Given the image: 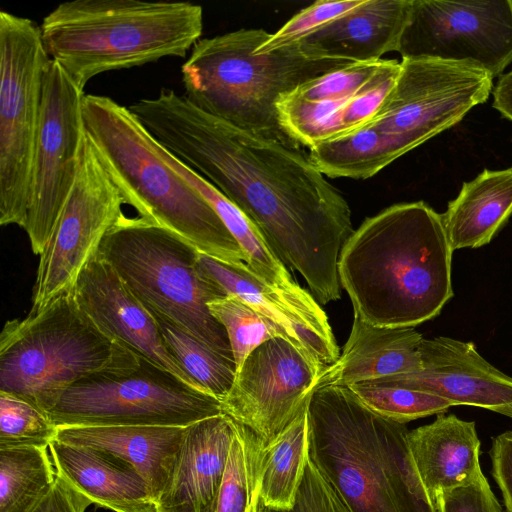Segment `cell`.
<instances>
[{
	"label": "cell",
	"instance_id": "obj_1",
	"mask_svg": "<svg viewBox=\"0 0 512 512\" xmlns=\"http://www.w3.org/2000/svg\"><path fill=\"white\" fill-rule=\"evenodd\" d=\"M128 108L165 149L255 224L318 303L340 299L338 261L354 232L351 210L308 154L218 119L173 89Z\"/></svg>",
	"mask_w": 512,
	"mask_h": 512
},
{
	"label": "cell",
	"instance_id": "obj_2",
	"mask_svg": "<svg viewBox=\"0 0 512 512\" xmlns=\"http://www.w3.org/2000/svg\"><path fill=\"white\" fill-rule=\"evenodd\" d=\"M453 250L441 216L423 201L366 218L344 244L338 274L354 314L381 327H415L452 298Z\"/></svg>",
	"mask_w": 512,
	"mask_h": 512
},
{
	"label": "cell",
	"instance_id": "obj_3",
	"mask_svg": "<svg viewBox=\"0 0 512 512\" xmlns=\"http://www.w3.org/2000/svg\"><path fill=\"white\" fill-rule=\"evenodd\" d=\"M307 417L308 458L349 512H438L416 468L406 424L333 385L314 390Z\"/></svg>",
	"mask_w": 512,
	"mask_h": 512
},
{
	"label": "cell",
	"instance_id": "obj_4",
	"mask_svg": "<svg viewBox=\"0 0 512 512\" xmlns=\"http://www.w3.org/2000/svg\"><path fill=\"white\" fill-rule=\"evenodd\" d=\"M82 115L100 163L137 216L174 232L200 253L245 262L211 204L167 163L161 144L128 107L108 96L84 94Z\"/></svg>",
	"mask_w": 512,
	"mask_h": 512
},
{
	"label": "cell",
	"instance_id": "obj_5",
	"mask_svg": "<svg viewBox=\"0 0 512 512\" xmlns=\"http://www.w3.org/2000/svg\"><path fill=\"white\" fill-rule=\"evenodd\" d=\"M40 29L50 59L84 91L99 74L185 57L201 39L203 9L189 1L73 0Z\"/></svg>",
	"mask_w": 512,
	"mask_h": 512
},
{
	"label": "cell",
	"instance_id": "obj_6",
	"mask_svg": "<svg viewBox=\"0 0 512 512\" xmlns=\"http://www.w3.org/2000/svg\"><path fill=\"white\" fill-rule=\"evenodd\" d=\"M270 35L242 28L200 39L181 67L183 95L241 130L299 147L280 124L277 102L303 83L352 62L308 58L297 44L255 54Z\"/></svg>",
	"mask_w": 512,
	"mask_h": 512
},
{
	"label": "cell",
	"instance_id": "obj_7",
	"mask_svg": "<svg viewBox=\"0 0 512 512\" xmlns=\"http://www.w3.org/2000/svg\"><path fill=\"white\" fill-rule=\"evenodd\" d=\"M139 356L105 336L64 293L0 334V392L19 396L46 413L74 383L135 364Z\"/></svg>",
	"mask_w": 512,
	"mask_h": 512
},
{
	"label": "cell",
	"instance_id": "obj_8",
	"mask_svg": "<svg viewBox=\"0 0 512 512\" xmlns=\"http://www.w3.org/2000/svg\"><path fill=\"white\" fill-rule=\"evenodd\" d=\"M198 253L174 232L124 214L105 235L97 255L156 319L234 359L225 328L208 308L209 302L227 294L197 269Z\"/></svg>",
	"mask_w": 512,
	"mask_h": 512
},
{
	"label": "cell",
	"instance_id": "obj_9",
	"mask_svg": "<svg viewBox=\"0 0 512 512\" xmlns=\"http://www.w3.org/2000/svg\"><path fill=\"white\" fill-rule=\"evenodd\" d=\"M57 426L187 427L222 414L221 401L139 358L68 387L47 412Z\"/></svg>",
	"mask_w": 512,
	"mask_h": 512
},
{
	"label": "cell",
	"instance_id": "obj_10",
	"mask_svg": "<svg viewBox=\"0 0 512 512\" xmlns=\"http://www.w3.org/2000/svg\"><path fill=\"white\" fill-rule=\"evenodd\" d=\"M51 62L35 21L0 12V224L25 229L30 170Z\"/></svg>",
	"mask_w": 512,
	"mask_h": 512
},
{
	"label": "cell",
	"instance_id": "obj_11",
	"mask_svg": "<svg viewBox=\"0 0 512 512\" xmlns=\"http://www.w3.org/2000/svg\"><path fill=\"white\" fill-rule=\"evenodd\" d=\"M493 77L470 62L402 59L385 103L368 122L401 157L459 123L490 95Z\"/></svg>",
	"mask_w": 512,
	"mask_h": 512
},
{
	"label": "cell",
	"instance_id": "obj_12",
	"mask_svg": "<svg viewBox=\"0 0 512 512\" xmlns=\"http://www.w3.org/2000/svg\"><path fill=\"white\" fill-rule=\"evenodd\" d=\"M124 198L100 163L85 130L72 190L39 255L32 308L72 291L108 231L124 215Z\"/></svg>",
	"mask_w": 512,
	"mask_h": 512
},
{
	"label": "cell",
	"instance_id": "obj_13",
	"mask_svg": "<svg viewBox=\"0 0 512 512\" xmlns=\"http://www.w3.org/2000/svg\"><path fill=\"white\" fill-rule=\"evenodd\" d=\"M83 97L84 91L51 60L44 78L24 229L35 255L43 252L76 180L84 137Z\"/></svg>",
	"mask_w": 512,
	"mask_h": 512
},
{
	"label": "cell",
	"instance_id": "obj_14",
	"mask_svg": "<svg viewBox=\"0 0 512 512\" xmlns=\"http://www.w3.org/2000/svg\"><path fill=\"white\" fill-rule=\"evenodd\" d=\"M397 52L470 62L494 78L512 63V0H412Z\"/></svg>",
	"mask_w": 512,
	"mask_h": 512
},
{
	"label": "cell",
	"instance_id": "obj_15",
	"mask_svg": "<svg viewBox=\"0 0 512 512\" xmlns=\"http://www.w3.org/2000/svg\"><path fill=\"white\" fill-rule=\"evenodd\" d=\"M325 367L286 337L255 348L236 369L222 413L251 430L264 447L303 412Z\"/></svg>",
	"mask_w": 512,
	"mask_h": 512
},
{
	"label": "cell",
	"instance_id": "obj_16",
	"mask_svg": "<svg viewBox=\"0 0 512 512\" xmlns=\"http://www.w3.org/2000/svg\"><path fill=\"white\" fill-rule=\"evenodd\" d=\"M72 291L83 312L110 340L201 390L168 350L153 314L97 254Z\"/></svg>",
	"mask_w": 512,
	"mask_h": 512
},
{
	"label": "cell",
	"instance_id": "obj_17",
	"mask_svg": "<svg viewBox=\"0 0 512 512\" xmlns=\"http://www.w3.org/2000/svg\"><path fill=\"white\" fill-rule=\"evenodd\" d=\"M420 358L416 372L366 382L434 393L457 406L482 407L512 418V378L486 361L473 342L445 336L423 339Z\"/></svg>",
	"mask_w": 512,
	"mask_h": 512
},
{
	"label": "cell",
	"instance_id": "obj_18",
	"mask_svg": "<svg viewBox=\"0 0 512 512\" xmlns=\"http://www.w3.org/2000/svg\"><path fill=\"white\" fill-rule=\"evenodd\" d=\"M196 266L227 295L238 296L272 320L294 344L322 366H329L338 359L339 347L327 315L314 297L301 299L274 289L245 262H224L199 252Z\"/></svg>",
	"mask_w": 512,
	"mask_h": 512
},
{
	"label": "cell",
	"instance_id": "obj_19",
	"mask_svg": "<svg viewBox=\"0 0 512 512\" xmlns=\"http://www.w3.org/2000/svg\"><path fill=\"white\" fill-rule=\"evenodd\" d=\"M235 432L236 422L223 413L187 427L170 478L155 501L160 512H210Z\"/></svg>",
	"mask_w": 512,
	"mask_h": 512
},
{
	"label": "cell",
	"instance_id": "obj_20",
	"mask_svg": "<svg viewBox=\"0 0 512 512\" xmlns=\"http://www.w3.org/2000/svg\"><path fill=\"white\" fill-rule=\"evenodd\" d=\"M412 0H364L296 43L312 59L376 62L397 51Z\"/></svg>",
	"mask_w": 512,
	"mask_h": 512
},
{
	"label": "cell",
	"instance_id": "obj_21",
	"mask_svg": "<svg viewBox=\"0 0 512 512\" xmlns=\"http://www.w3.org/2000/svg\"><path fill=\"white\" fill-rule=\"evenodd\" d=\"M408 443L421 480L436 506L447 491L486 481L479 456L475 423L438 414L427 425L408 433Z\"/></svg>",
	"mask_w": 512,
	"mask_h": 512
},
{
	"label": "cell",
	"instance_id": "obj_22",
	"mask_svg": "<svg viewBox=\"0 0 512 512\" xmlns=\"http://www.w3.org/2000/svg\"><path fill=\"white\" fill-rule=\"evenodd\" d=\"M422 335L413 327H381L354 314L350 335L338 359L320 373V386L352 384L413 373L421 368Z\"/></svg>",
	"mask_w": 512,
	"mask_h": 512
},
{
	"label": "cell",
	"instance_id": "obj_23",
	"mask_svg": "<svg viewBox=\"0 0 512 512\" xmlns=\"http://www.w3.org/2000/svg\"><path fill=\"white\" fill-rule=\"evenodd\" d=\"M49 451L57 474L98 506L134 512L155 502L136 468L112 453L58 440L49 445Z\"/></svg>",
	"mask_w": 512,
	"mask_h": 512
},
{
	"label": "cell",
	"instance_id": "obj_24",
	"mask_svg": "<svg viewBox=\"0 0 512 512\" xmlns=\"http://www.w3.org/2000/svg\"><path fill=\"white\" fill-rule=\"evenodd\" d=\"M187 427L59 426L56 440L127 461L146 480L156 501L170 478Z\"/></svg>",
	"mask_w": 512,
	"mask_h": 512
},
{
	"label": "cell",
	"instance_id": "obj_25",
	"mask_svg": "<svg viewBox=\"0 0 512 512\" xmlns=\"http://www.w3.org/2000/svg\"><path fill=\"white\" fill-rule=\"evenodd\" d=\"M512 215V167L483 170L464 182L440 214L452 250L477 248L491 241Z\"/></svg>",
	"mask_w": 512,
	"mask_h": 512
},
{
	"label": "cell",
	"instance_id": "obj_26",
	"mask_svg": "<svg viewBox=\"0 0 512 512\" xmlns=\"http://www.w3.org/2000/svg\"><path fill=\"white\" fill-rule=\"evenodd\" d=\"M161 152L167 163L211 204L238 242L245 255V263L258 277L274 289L297 298L313 297L297 284L255 224L234 203L162 145Z\"/></svg>",
	"mask_w": 512,
	"mask_h": 512
},
{
	"label": "cell",
	"instance_id": "obj_27",
	"mask_svg": "<svg viewBox=\"0 0 512 512\" xmlns=\"http://www.w3.org/2000/svg\"><path fill=\"white\" fill-rule=\"evenodd\" d=\"M308 459L306 408L271 444L263 448L259 498L271 508L291 509Z\"/></svg>",
	"mask_w": 512,
	"mask_h": 512
},
{
	"label": "cell",
	"instance_id": "obj_28",
	"mask_svg": "<svg viewBox=\"0 0 512 512\" xmlns=\"http://www.w3.org/2000/svg\"><path fill=\"white\" fill-rule=\"evenodd\" d=\"M309 150L315 167L331 178L367 179L398 159L384 134L368 123Z\"/></svg>",
	"mask_w": 512,
	"mask_h": 512
},
{
	"label": "cell",
	"instance_id": "obj_29",
	"mask_svg": "<svg viewBox=\"0 0 512 512\" xmlns=\"http://www.w3.org/2000/svg\"><path fill=\"white\" fill-rule=\"evenodd\" d=\"M48 449L0 448V512H30L50 491L57 472Z\"/></svg>",
	"mask_w": 512,
	"mask_h": 512
},
{
	"label": "cell",
	"instance_id": "obj_30",
	"mask_svg": "<svg viewBox=\"0 0 512 512\" xmlns=\"http://www.w3.org/2000/svg\"><path fill=\"white\" fill-rule=\"evenodd\" d=\"M263 444L236 423L227 465L210 512H257Z\"/></svg>",
	"mask_w": 512,
	"mask_h": 512
},
{
	"label": "cell",
	"instance_id": "obj_31",
	"mask_svg": "<svg viewBox=\"0 0 512 512\" xmlns=\"http://www.w3.org/2000/svg\"><path fill=\"white\" fill-rule=\"evenodd\" d=\"M156 320L168 350L182 369L202 391L221 401L234 382V359L217 353L183 329Z\"/></svg>",
	"mask_w": 512,
	"mask_h": 512
},
{
	"label": "cell",
	"instance_id": "obj_32",
	"mask_svg": "<svg viewBox=\"0 0 512 512\" xmlns=\"http://www.w3.org/2000/svg\"><path fill=\"white\" fill-rule=\"evenodd\" d=\"M346 101H309L290 92L277 102L280 124L296 145L310 149L342 134Z\"/></svg>",
	"mask_w": 512,
	"mask_h": 512
},
{
	"label": "cell",
	"instance_id": "obj_33",
	"mask_svg": "<svg viewBox=\"0 0 512 512\" xmlns=\"http://www.w3.org/2000/svg\"><path fill=\"white\" fill-rule=\"evenodd\" d=\"M208 308L227 332L236 369L264 342L288 338L277 324L236 295L215 299L208 303Z\"/></svg>",
	"mask_w": 512,
	"mask_h": 512
},
{
	"label": "cell",
	"instance_id": "obj_34",
	"mask_svg": "<svg viewBox=\"0 0 512 512\" xmlns=\"http://www.w3.org/2000/svg\"><path fill=\"white\" fill-rule=\"evenodd\" d=\"M348 388L372 411L404 424L457 406L454 401L434 393L401 386L361 382Z\"/></svg>",
	"mask_w": 512,
	"mask_h": 512
},
{
	"label": "cell",
	"instance_id": "obj_35",
	"mask_svg": "<svg viewBox=\"0 0 512 512\" xmlns=\"http://www.w3.org/2000/svg\"><path fill=\"white\" fill-rule=\"evenodd\" d=\"M57 426L33 403L0 392V448L49 447L56 440Z\"/></svg>",
	"mask_w": 512,
	"mask_h": 512
},
{
	"label": "cell",
	"instance_id": "obj_36",
	"mask_svg": "<svg viewBox=\"0 0 512 512\" xmlns=\"http://www.w3.org/2000/svg\"><path fill=\"white\" fill-rule=\"evenodd\" d=\"M364 0H319L302 9L261 44L255 54L271 53L292 46L331 21L353 10Z\"/></svg>",
	"mask_w": 512,
	"mask_h": 512
},
{
	"label": "cell",
	"instance_id": "obj_37",
	"mask_svg": "<svg viewBox=\"0 0 512 512\" xmlns=\"http://www.w3.org/2000/svg\"><path fill=\"white\" fill-rule=\"evenodd\" d=\"M384 60L346 64L303 83L291 93L309 101L348 100L380 70Z\"/></svg>",
	"mask_w": 512,
	"mask_h": 512
},
{
	"label": "cell",
	"instance_id": "obj_38",
	"mask_svg": "<svg viewBox=\"0 0 512 512\" xmlns=\"http://www.w3.org/2000/svg\"><path fill=\"white\" fill-rule=\"evenodd\" d=\"M401 70V62L384 60L380 70L351 98L342 111L341 135L372 120L389 96Z\"/></svg>",
	"mask_w": 512,
	"mask_h": 512
},
{
	"label": "cell",
	"instance_id": "obj_39",
	"mask_svg": "<svg viewBox=\"0 0 512 512\" xmlns=\"http://www.w3.org/2000/svg\"><path fill=\"white\" fill-rule=\"evenodd\" d=\"M257 512H349L308 459L294 505L281 510L267 506L260 498Z\"/></svg>",
	"mask_w": 512,
	"mask_h": 512
},
{
	"label": "cell",
	"instance_id": "obj_40",
	"mask_svg": "<svg viewBox=\"0 0 512 512\" xmlns=\"http://www.w3.org/2000/svg\"><path fill=\"white\" fill-rule=\"evenodd\" d=\"M436 508L438 512H502L487 480L444 492Z\"/></svg>",
	"mask_w": 512,
	"mask_h": 512
},
{
	"label": "cell",
	"instance_id": "obj_41",
	"mask_svg": "<svg viewBox=\"0 0 512 512\" xmlns=\"http://www.w3.org/2000/svg\"><path fill=\"white\" fill-rule=\"evenodd\" d=\"M92 501L57 474L50 491L30 512H85Z\"/></svg>",
	"mask_w": 512,
	"mask_h": 512
},
{
	"label": "cell",
	"instance_id": "obj_42",
	"mask_svg": "<svg viewBox=\"0 0 512 512\" xmlns=\"http://www.w3.org/2000/svg\"><path fill=\"white\" fill-rule=\"evenodd\" d=\"M490 456L492 475L501 490L507 512H512V431L493 439Z\"/></svg>",
	"mask_w": 512,
	"mask_h": 512
},
{
	"label": "cell",
	"instance_id": "obj_43",
	"mask_svg": "<svg viewBox=\"0 0 512 512\" xmlns=\"http://www.w3.org/2000/svg\"><path fill=\"white\" fill-rule=\"evenodd\" d=\"M493 107L512 121V70L502 75L493 90Z\"/></svg>",
	"mask_w": 512,
	"mask_h": 512
},
{
	"label": "cell",
	"instance_id": "obj_44",
	"mask_svg": "<svg viewBox=\"0 0 512 512\" xmlns=\"http://www.w3.org/2000/svg\"><path fill=\"white\" fill-rule=\"evenodd\" d=\"M134 512H160L155 502L149 503Z\"/></svg>",
	"mask_w": 512,
	"mask_h": 512
}]
</instances>
